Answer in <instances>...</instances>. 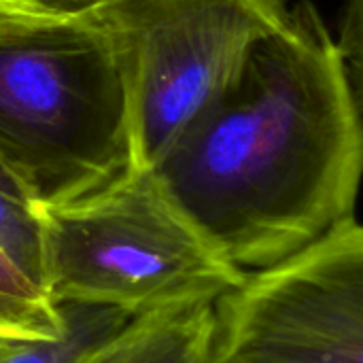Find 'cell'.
<instances>
[{"label":"cell","mask_w":363,"mask_h":363,"mask_svg":"<svg viewBox=\"0 0 363 363\" xmlns=\"http://www.w3.org/2000/svg\"><path fill=\"white\" fill-rule=\"evenodd\" d=\"M287 0H89L125 91L132 162L153 168L289 15Z\"/></svg>","instance_id":"obj_4"},{"label":"cell","mask_w":363,"mask_h":363,"mask_svg":"<svg viewBox=\"0 0 363 363\" xmlns=\"http://www.w3.org/2000/svg\"><path fill=\"white\" fill-rule=\"evenodd\" d=\"M38 2H43V4H47V6H53V9L72 11V9L83 6V4H85V2H89V0H38Z\"/></svg>","instance_id":"obj_11"},{"label":"cell","mask_w":363,"mask_h":363,"mask_svg":"<svg viewBox=\"0 0 363 363\" xmlns=\"http://www.w3.org/2000/svg\"><path fill=\"white\" fill-rule=\"evenodd\" d=\"M357 83L304 0L151 170L236 270H264L355 215Z\"/></svg>","instance_id":"obj_1"},{"label":"cell","mask_w":363,"mask_h":363,"mask_svg":"<svg viewBox=\"0 0 363 363\" xmlns=\"http://www.w3.org/2000/svg\"><path fill=\"white\" fill-rule=\"evenodd\" d=\"M62 330L60 306L0 253V342L53 340Z\"/></svg>","instance_id":"obj_8"},{"label":"cell","mask_w":363,"mask_h":363,"mask_svg":"<svg viewBox=\"0 0 363 363\" xmlns=\"http://www.w3.org/2000/svg\"><path fill=\"white\" fill-rule=\"evenodd\" d=\"M4 345H11V342H0V349H2V347H4Z\"/></svg>","instance_id":"obj_13"},{"label":"cell","mask_w":363,"mask_h":363,"mask_svg":"<svg viewBox=\"0 0 363 363\" xmlns=\"http://www.w3.org/2000/svg\"><path fill=\"white\" fill-rule=\"evenodd\" d=\"M215 302L136 317L81 363H215Z\"/></svg>","instance_id":"obj_6"},{"label":"cell","mask_w":363,"mask_h":363,"mask_svg":"<svg viewBox=\"0 0 363 363\" xmlns=\"http://www.w3.org/2000/svg\"><path fill=\"white\" fill-rule=\"evenodd\" d=\"M53 304L140 317L215 302L245 279L177 206L151 168H128L77 200L34 208Z\"/></svg>","instance_id":"obj_3"},{"label":"cell","mask_w":363,"mask_h":363,"mask_svg":"<svg viewBox=\"0 0 363 363\" xmlns=\"http://www.w3.org/2000/svg\"><path fill=\"white\" fill-rule=\"evenodd\" d=\"M72 11L53 9L38 0H0V38L57 23L66 19Z\"/></svg>","instance_id":"obj_10"},{"label":"cell","mask_w":363,"mask_h":363,"mask_svg":"<svg viewBox=\"0 0 363 363\" xmlns=\"http://www.w3.org/2000/svg\"><path fill=\"white\" fill-rule=\"evenodd\" d=\"M215 363H363V232L347 217L215 300Z\"/></svg>","instance_id":"obj_5"},{"label":"cell","mask_w":363,"mask_h":363,"mask_svg":"<svg viewBox=\"0 0 363 363\" xmlns=\"http://www.w3.org/2000/svg\"><path fill=\"white\" fill-rule=\"evenodd\" d=\"M0 253L43 289L38 215L26 200L4 191H0Z\"/></svg>","instance_id":"obj_9"},{"label":"cell","mask_w":363,"mask_h":363,"mask_svg":"<svg viewBox=\"0 0 363 363\" xmlns=\"http://www.w3.org/2000/svg\"><path fill=\"white\" fill-rule=\"evenodd\" d=\"M57 306L64 317V330L57 338L4 345L0 349V363H81L136 319L134 315L106 306Z\"/></svg>","instance_id":"obj_7"},{"label":"cell","mask_w":363,"mask_h":363,"mask_svg":"<svg viewBox=\"0 0 363 363\" xmlns=\"http://www.w3.org/2000/svg\"><path fill=\"white\" fill-rule=\"evenodd\" d=\"M132 166L117 64L79 9L0 38V168L32 208L87 196Z\"/></svg>","instance_id":"obj_2"},{"label":"cell","mask_w":363,"mask_h":363,"mask_svg":"<svg viewBox=\"0 0 363 363\" xmlns=\"http://www.w3.org/2000/svg\"><path fill=\"white\" fill-rule=\"evenodd\" d=\"M0 191H4V194H11V196H15V198H21L23 200V196H21V191L17 189V185L11 181V177L0 168Z\"/></svg>","instance_id":"obj_12"}]
</instances>
